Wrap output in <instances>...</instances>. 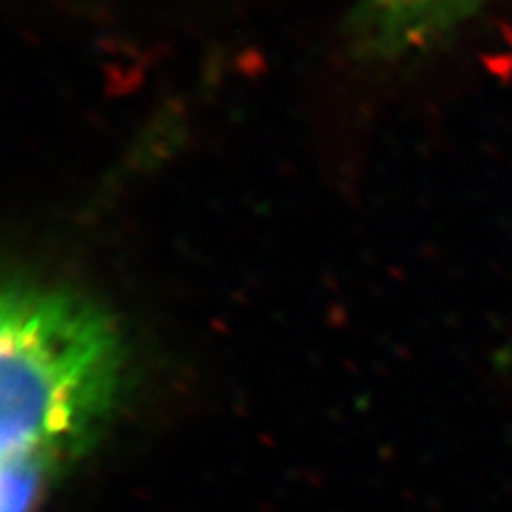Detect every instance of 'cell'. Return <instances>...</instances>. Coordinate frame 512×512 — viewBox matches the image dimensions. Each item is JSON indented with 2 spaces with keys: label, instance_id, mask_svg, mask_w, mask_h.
Returning a JSON list of instances; mask_svg holds the SVG:
<instances>
[{
  "label": "cell",
  "instance_id": "2",
  "mask_svg": "<svg viewBox=\"0 0 512 512\" xmlns=\"http://www.w3.org/2000/svg\"><path fill=\"white\" fill-rule=\"evenodd\" d=\"M489 0H355L352 32L359 50L397 58L438 43Z\"/></svg>",
  "mask_w": 512,
  "mask_h": 512
},
{
  "label": "cell",
  "instance_id": "1",
  "mask_svg": "<svg viewBox=\"0 0 512 512\" xmlns=\"http://www.w3.org/2000/svg\"><path fill=\"white\" fill-rule=\"evenodd\" d=\"M118 327L86 297L15 282L0 306V512H35L118 406Z\"/></svg>",
  "mask_w": 512,
  "mask_h": 512
}]
</instances>
